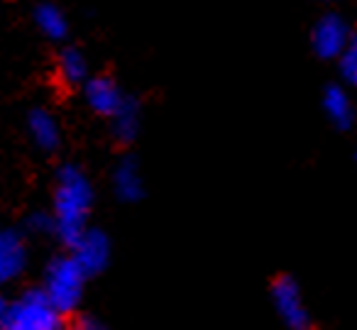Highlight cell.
<instances>
[{"mask_svg": "<svg viewBox=\"0 0 357 330\" xmlns=\"http://www.w3.org/2000/svg\"><path fill=\"white\" fill-rule=\"evenodd\" d=\"M91 206H93V186L79 167H64L56 174L54 183V225L56 235L64 245L74 247L86 232Z\"/></svg>", "mask_w": 357, "mask_h": 330, "instance_id": "cell-1", "label": "cell"}, {"mask_svg": "<svg viewBox=\"0 0 357 330\" xmlns=\"http://www.w3.org/2000/svg\"><path fill=\"white\" fill-rule=\"evenodd\" d=\"M84 284H86V271L69 255V257H56L52 262L50 269H47L45 289L42 291L50 299V303L64 315L76 310L81 296H84Z\"/></svg>", "mask_w": 357, "mask_h": 330, "instance_id": "cell-2", "label": "cell"}, {"mask_svg": "<svg viewBox=\"0 0 357 330\" xmlns=\"http://www.w3.org/2000/svg\"><path fill=\"white\" fill-rule=\"evenodd\" d=\"M61 313L50 303L45 291H27L6 308L3 330H61Z\"/></svg>", "mask_w": 357, "mask_h": 330, "instance_id": "cell-3", "label": "cell"}, {"mask_svg": "<svg viewBox=\"0 0 357 330\" xmlns=\"http://www.w3.org/2000/svg\"><path fill=\"white\" fill-rule=\"evenodd\" d=\"M352 27L337 13H326L323 17H318V22L311 30V50L318 59L323 61H337V57L345 52L347 42L352 37Z\"/></svg>", "mask_w": 357, "mask_h": 330, "instance_id": "cell-4", "label": "cell"}, {"mask_svg": "<svg viewBox=\"0 0 357 330\" xmlns=\"http://www.w3.org/2000/svg\"><path fill=\"white\" fill-rule=\"evenodd\" d=\"M272 301L279 318L284 320L289 330H313V320L308 313L306 303L298 284L291 276H279L272 284Z\"/></svg>", "mask_w": 357, "mask_h": 330, "instance_id": "cell-5", "label": "cell"}, {"mask_svg": "<svg viewBox=\"0 0 357 330\" xmlns=\"http://www.w3.org/2000/svg\"><path fill=\"white\" fill-rule=\"evenodd\" d=\"M84 100L96 115L103 118H113L120 110V105L128 100V96L123 93L118 84L110 76H89L84 86Z\"/></svg>", "mask_w": 357, "mask_h": 330, "instance_id": "cell-6", "label": "cell"}, {"mask_svg": "<svg viewBox=\"0 0 357 330\" xmlns=\"http://www.w3.org/2000/svg\"><path fill=\"white\" fill-rule=\"evenodd\" d=\"M71 250H74L71 257L79 262V267L86 271V276L103 271L110 262V240L100 230H89L86 227V232L76 240V245Z\"/></svg>", "mask_w": 357, "mask_h": 330, "instance_id": "cell-7", "label": "cell"}, {"mask_svg": "<svg viewBox=\"0 0 357 330\" xmlns=\"http://www.w3.org/2000/svg\"><path fill=\"white\" fill-rule=\"evenodd\" d=\"M27 250L20 232L0 230V284L10 281L25 269Z\"/></svg>", "mask_w": 357, "mask_h": 330, "instance_id": "cell-8", "label": "cell"}, {"mask_svg": "<svg viewBox=\"0 0 357 330\" xmlns=\"http://www.w3.org/2000/svg\"><path fill=\"white\" fill-rule=\"evenodd\" d=\"M323 113L335 130H350L355 125V103L342 86H328L323 91Z\"/></svg>", "mask_w": 357, "mask_h": 330, "instance_id": "cell-9", "label": "cell"}, {"mask_svg": "<svg viewBox=\"0 0 357 330\" xmlns=\"http://www.w3.org/2000/svg\"><path fill=\"white\" fill-rule=\"evenodd\" d=\"M113 188L115 196L123 203H137L144 196V179L139 172V164L135 159L125 157L118 162L113 172Z\"/></svg>", "mask_w": 357, "mask_h": 330, "instance_id": "cell-10", "label": "cell"}, {"mask_svg": "<svg viewBox=\"0 0 357 330\" xmlns=\"http://www.w3.org/2000/svg\"><path fill=\"white\" fill-rule=\"evenodd\" d=\"M27 133H30L35 147H40L42 152H54L61 144V128L56 123V118L45 108H37L27 118Z\"/></svg>", "mask_w": 357, "mask_h": 330, "instance_id": "cell-11", "label": "cell"}, {"mask_svg": "<svg viewBox=\"0 0 357 330\" xmlns=\"http://www.w3.org/2000/svg\"><path fill=\"white\" fill-rule=\"evenodd\" d=\"M139 105L137 100H132L128 96L123 105H120L118 113L110 118V130H113V137L115 142L120 144H132L139 135Z\"/></svg>", "mask_w": 357, "mask_h": 330, "instance_id": "cell-12", "label": "cell"}, {"mask_svg": "<svg viewBox=\"0 0 357 330\" xmlns=\"http://www.w3.org/2000/svg\"><path fill=\"white\" fill-rule=\"evenodd\" d=\"M35 25L47 40L61 42L69 35V20H66L64 10L56 8L54 3H42L35 10Z\"/></svg>", "mask_w": 357, "mask_h": 330, "instance_id": "cell-13", "label": "cell"}, {"mask_svg": "<svg viewBox=\"0 0 357 330\" xmlns=\"http://www.w3.org/2000/svg\"><path fill=\"white\" fill-rule=\"evenodd\" d=\"M56 71H59L61 84L71 86V89L84 86L91 76L89 74V61H86V57L81 54L76 47H69V50L61 52L59 61H56Z\"/></svg>", "mask_w": 357, "mask_h": 330, "instance_id": "cell-14", "label": "cell"}, {"mask_svg": "<svg viewBox=\"0 0 357 330\" xmlns=\"http://www.w3.org/2000/svg\"><path fill=\"white\" fill-rule=\"evenodd\" d=\"M337 69H340L342 81L347 86H355L357 89V32H352L345 52L337 57Z\"/></svg>", "mask_w": 357, "mask_h": 330, "instance_id": "cell-15", "label": "cell"}, {"mask_svg": "<svg viewBox=\"0 0 357 330\" xmlns=\"http://www.w3.org/2000/svg\"><path fill=\"white\" fill-rule=\"evenodd\" d=\"M30 230L32 232H40V235H50V232H56V225H54V216L52 213H35L30 218Z\"/></svg>", "mask_w": 357, "mask_h": 330, "instance_id": "cell-16", "label": "cell"}, {"mask_svg": "<svg viewBox=\"0 0 357 330\" xmlns=\"http://www.w3.org/2000/svg\"><path fill=\"white\" fill-rule=\"evenodd\" d=\"M74 330H103V325L96 323L93 318H81L79 323L74 325Z\"/></svg>", "mask_w": 357, "mask_h": 330, "instance_id": "cell-17", "label": "cell"}, {"mask_svg": "<svg viewBox=\"0 0 357 330\" xmlns=\"http://www.w3.org/2000/svg\"><path fill=\"white\" fill-rule=\"evenodd\" d=\"M6 308H8V306L0 301V325H3V318H6Z\"/></svg>", "mask_w": 357, "mask_h": 330, "instance_id": "cell-18", "label": "cell"}]
</instances>
